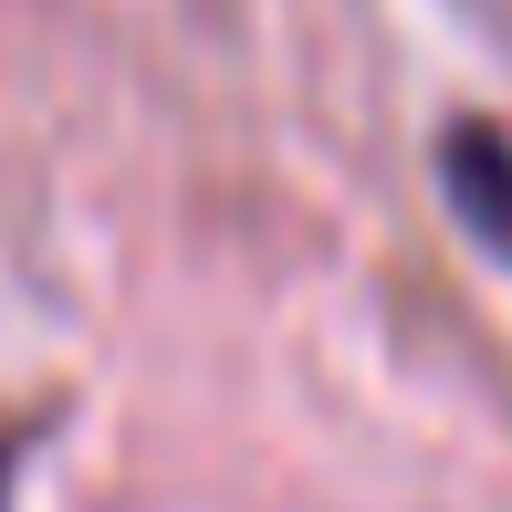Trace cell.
Returning <instances> with one entry per match:
<instances>
[{"instance_id": "obj_1", "label": "cell", "mask_w": 512, "mask_h": 512, "mask_svg": "<svg viewBox=\"0 0 512 512\" xmlns=\"http://www.w3.org/2000/svg\"><path fill=\"white\" fill-rule=\"evenodd\" d=\"M439 178H450L460 220L512 262V136H502V126H460L450 147H439Z\"/></svg>"}, {"instance_id": "obj_2", "label": "cell", "mask_w": 512, "mask_h": 512, "mask_svg": "<svg viewBox=\"0 0 512 512\" xmlns=\"http://www.w3.org/2000/svg\"><path fill=\"white\" fill-rule=\"evenodd\" d=\"M11 460H21V450H11V439H0V502H11Z\"/></svg>"}]
</instances>
